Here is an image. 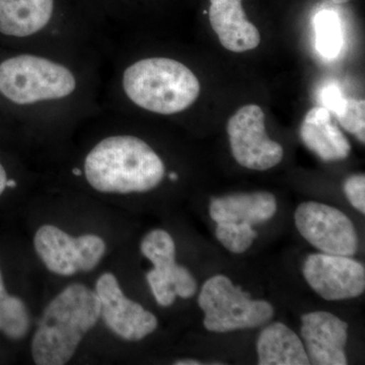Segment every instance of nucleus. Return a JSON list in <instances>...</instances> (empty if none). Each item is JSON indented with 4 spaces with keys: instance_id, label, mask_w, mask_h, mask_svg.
I'll return each mask as SVG.
<instances>
[{
    "instance_id": "nucleus-23",
    "label": "nucleus",
    "mask_w": 365,
    "mask_h": 365,
    "mask_svg": "<svg viewBox=\"0 0 365 365\" xmlns=\"http://www.w3.org/2000/svg\"><path fill=\"white\" fill-rule=\"evenodd\" d=\"M319 100H321L323 107L336 116L344 106L346 97L343 96L339 86L335 83H331V85L322 88L321 93H319Z\"/></svg>"
},
{
    "instance_id": "nucleus-25",
    "label": "nucleus",
    "mask_w": 365,
    "mask_h": 365,
    "mask_svg": "<svg viewBox=\"0 0 365 365\" xmlns=\"http://www.w3.org/2000/svg\"><path fill=\"white\" fill-rule=\"evenodd\" d=\"M175 364L176 365H201L200 361H198V360H194V359H182V360H178V361L175 362Z\"/></svg>"
},
{
    "instance_id": "nucleus-27",
    "label": "nucleus",
    "mask_w": 365,
    "mask_h": 365,
    "mask_svg": "<svg viewBox=\"0 0 365 365\" xmlns=\"http://www.w3.org/2000/svg\"><path fill=\"white\" fill-rule=\"evenodd\" d=\"M169 177L170 180H173V181H177L178 180V175L176 173H170Z\"/></svg>"
},
{
    "instance_id": "nucleus-12",
    "label": "nucleus",
    "mask_w": 365,
    "mask_h": 365,
    "mask_svg": "<svg viewBox=\"0 0 365 365\" xmlns=\"http://www.w3.org/2000/svg\"><path fill=\"white\" fill-rule=\"evenodd\" d=\"M347 324L328 312H314L302 318V336L309 364L346 365Z\"/></svg>"
},
{
    "instance_id": "nucleus-21",
    "label": "nucleus",
    "mask_w": 365,
    "mask_h": 365,
    "mask_svg": "<svg viewBox=\"0 0 365 365\" xmlns=\"http://www.w3.org/2000/svg\"><path fill=\"white\" fill-rule=\"evenodd\" d=\"M336 118L345 130L354 134L360 143H365L364 100L346 98L345 104Z\"/></svg>"
},
{
    "instance_id": "nucleus-1",
    "label": "nucleus",
    "mask_w": 365,
    "mask_h": 365,
    "mask_svg": "<svg viewBox=\"0 0 365 365\" xmlns=\"http://www.w3.org/2000/svg\"><path fill=\"white\" fill-rule=\"evenodd\" d=\"M162 158L143 139L108 137L86 155L88 184L102 193H143L155 189L165 177Z\"/></svg>"
},
{
    "instance_id": "nucleus-8",
    "label": "nucleus",
    "mask_w": 365,
    "mask_h": 365,
    "mask_svg": "<svg viewBox=\"0 0 365 365\" xmlns=\"http://www.w3.org/2000/svg\"><path fill=\"white\" fill-rule=\"evenodd\" d=\"M294 220L302 237L321 253L350 257L359 249L354 225L339 209L323 203H302Z\"/></svg>"
},
{
    "instance_id": "nucleus-19",
    "label": "nucleus",
    "mask_w": 365,
    "mask_h": 365,
    "mask_svg": "<svg viewBox=\"0 0 365 365\" xmlns=\"http://www.w3.org/2000/svg\"><path fill=\"white\" fill-rule=\"evenodd\" d=\"M314 28L319 54L328 60L337 58L344 42L338 14L333 9H322L314 16Z\"/></svg>"
},
{
    "instance_id": "nucleus-6",
    "label": "nucleus",
    "mask_w": 365,
    "mask_h": 365,
    "mask_svg": "<svg viewBox=\"0 0 365 365\" xmlns=\"http://www.w3.org/2000/svg\"><path fill=\"white\" fill-rule=\"evenodd\" d=\"M34 247L48 270L72 276L97 267L106 253V242L96 235L73 237L51 225L41 227L34 237Z\"/></svg>"
},
{
    "instance_id": "nucleus-5",
    "label": "nucleus",
    "mask_w": 365,
    "mask_h": 365,
    "mask_svg": "<svg viewBox=\"0 0 365 365\" xmlns=\"http://www.w3.org/2000/svg\"><path fill=\"white\" fill-rule=\"evenodd\" d=\"M198 304L204 312V327L215 333L258 328L273 318L274 309L265 300H253L251 295L235 287L227 276L209 278L201 288Z\"/></svg>"
},
{
    "instance_id": "nucleus-17",
    "label": "nucleus",
    "mask_w": 365,
    "mask_h": 365,
    "mask_svg": "<svg viewBox=\"0 0 365 365\" xmlns=\"http://www.w3.org/2000/svg\"><path fill=\"white\" fill-rule=\"evenodd\" d=\"M260 365H309L306 348L287 325L273 323L265 327L257 342Z\"/></svg>"
},
{
    "instance_id": "nucleus-3",
    "label": "nucleus",
    "mask_w": 365,
    "mask_h": 365,
    "mask_svg": "<svg viewBox=\"0 0 365 365\" xmlns=\"http://www.w3.org/2000/svg\"><path fill=\"white\" fill-rule=\"evenodd\" d=\"M123 88L134 104L162 115L177 114L191 107L200 95L195 74L170 58L139 60L124 72Z\"/></svg>"
},
{
    "instance_id": "nucleus-16",
    "label": "nucleus",
    "mask_w": 365,
    "mask_h": 365,
    "mask_svg": "<svg viewBox=\"0 0 365 365\" xmlns=\"http://www.w3.org/2000/svg\"><path fill=\"white\" fill-rule=\"evenodd\" d=\"M54 0H0V33L9 37L35 35L49 24Z\"/></svg>"
},
{
    "instance_id": "nucleus-9",
    "label": "nucleus",
    "mask_w": 365,
    "mask_h": 365,
    "mask_svg": "<svg viewBox=\"0 0 365 365\" xmlns=\"http://www.w3.org/2000/svg\"><path fill=\"white\" fill-rule=\"evenodd\" d=\"M227 134L232 155L242 167L267 170L282 160V146L269 138L265 115L259 106L247 105L237 110L228 120Z\"/></svg>"
},
{
    "instance_id": "nucleus-18",
    "label": "nucleus",
    "mask_w": 365,
    "mask_h": 365,
    "mask_svg": "<svg viewBox=\"0 0 365 365\" xmlns=\"http://www.w3.org/2000/svg\"><path fill=\"white\" fill-rule=\"evenodd\" d=\"M30 314L25 302L7 294L0 269V331L11 340H20L30 330Z\"/></svg>"
},
{
    "instance_id": "nucleus-2",
    "label": "nucleus",
    "mask_w": 365,
    "mask_h": 365,
    "mask_svg": "<svg viewBox=\"0 0 365 365\" xmlns=\"http://www.w3.org/2000/svg\"><path fill=\"white\" fill-rule=\"evenodd\" d=\"M100 317L97 292L81 283L67 287L43 312L32 340L34 362L63 365L71 361Z\"/></svg>"
},
{
    "instance_id": "nucleus-22",
    "label": "nucleus",
    "mask_w": 365,
    "mask_h": 365,
    "mask_svg": "<svg viewBox=\"0 0 365 365\" xmlns=\"http://www.w3.org/2000/svg\"><path fill=\"white\" fill-rule=\"evenodd\" d=\"M344 193L350 204L365 213V176L364 174L352 175L344 182Z\"/></svg>"
},
{
    "instance_id": "nucleus-15",
    "label": "nucleus",
    "mask_w": 365,
    "mask_h": 365,
    "mask_svg": "<svg viewBox=\"0 0 365 365\" xmlns=\"http://www.w3.org/2000/svg\"><path fill=\"white\" fill-rule=\"evenodd\" d=\"M277 210V201L268 192L232 194L212 199L209 207L216 223H247L254 225L267 222Z\"/></svg>"
},
{
    "instance_id": "nucleus-29",
    "label": "nucleus",
    "mask_w": 365,
    "mask_h": 365,
    "mask_svg": "<svg viewBox=\"0 0 365 365\" xmlns=\"http://www.w3.org/2000/svg\"><path fill=\"white\" fill-rule=\"evenodd\" d=\"M333 2L338 4H346V2H349L350 0H332Z\"/></svg>"
},
{
    "instance_id": "nucleus-10",
    "label": "nucleus",
    "mask_w": 365,
    "mask_h": 365,
    "mask_svg": "<svg viewBox=\"0 0 365 365\" xmlns=\"http://www.w3.org/2000/svg\"><path fill=\"white\" fill-rule=\"evenodd\" d=\"M302 273L312 289L326 300L354 299L365 290L364 266L350 257L309 255Z\"/></svg>"
},
{
    "instance_id": "nucleus-14",
    "label": "nucleus",
    "mask_w": 365,
    "mask_h": 365,
    "mask_svg": "<svg viewBox=\"0 0 365 365\" xmlns=\"http://www.w3.org/2000/svg\"><path fill=\"white\" fill-rule=\"evenodd\" d=\"M300 137L304 145L325 162L345 160L351 151L349 141L324 107L313 108L307 113L300 127Z\"/></svg>"
},
{
    "instance_id": "nucleus-13",
    "label": "nucleus",
    "mask_w": 365,
    "mask_h": 365,
    "mask_svg": "<svg viewBox=\"0 0 365 365\" xmlns=\"http://www.w3.org/2000/svg\"><path fill=\"white\" fill-rule=\"evenodd\" d=\"M208 16L213 31L225 49L241 53L260 44V33L247 19L242 0H210Z\"/></svg>"
},
{
    "instance_id": "nucleus-4",
    "label": "nucleus",
    "mask_w": 365,
    "mask_h": 365,
    "mask_svg": "<svg viewBox=\"0 0 365 365\" xmlns=\"http://www.w3.org/2000/svg\"><path fill=\"white\" fill-rule=\"evenodd\" d=\"M76 88V78L67 67L43 57L23 54L0 64V93L14 104L58 100Z\"/></svg>"
},
{
    "instance_id": "nucleus-11",
    "label": "nucleus",
    "mask_w": 365,
    "mask_h": 365,
    "mask_svg": "<svg viewBox=\"0 0 365 365\" xmlns=\"http://www.w3.org/2000/svg\"><path fill=\"white\" fill-rule=\"evenodd\" d=\"M96 292L101 300V317L122 339L140 341L158 328L157 317L138 302L127 299L114 274H103L96 284Z\"/></svg>"
},
{
    "instance_id": "nucleus-28",
    "label": "nucleus",
    "mask_w": 365,
    "mask_h": 365,
    "mask_svg": "<svg viewBox=\"0 0 365 365\" xmlns=\"http://www.w3.org/2000/svg\"><path fill=\"white\" fill-rule=\"evenodd\" d=\"M72 172H73V174L78 177L81 176V175H83V172H81V170L79 169H73L72 170Z\"/></svg>"
},
{
    "instance_id": "nucleus-26",
    "label": "nucleus",
    "mask_w": 365,
    "mask_h": 365,
    "mask_svg": "<svg viewBox=\"0 0 365 365\" xmlns=\"http://www.w3.org/2000/svg\"><path fill=\"white\" fill-rule=\"evenodd\" d=\"M6 187H9V188H16V182L14 180H7Z\"/></svg>"
},
{
    "instance_id": "nucleus-24",
    "label": "nucleus",
    "mask_w": 365,
    "mask_h": 365,
    "mask_svg": "<svg viewBox=\"0 0 365 365\" xmlns=\"http://www.w3.org/2000/svg\"><path fill=\"white\" fill-rule=\"evenodd\" d=\"M6 182H7V175L6 170L2 167L1 163H0V196L4 193V190L6 188Z\"/></svg>"
},
{
    "instance_id": "nucleus-20",
    "label": "nucleus",
    "mask_w": 365,
    "mask_h": 365,
    "mask_svg": "<svg viewBox=\"0 0 365 365\" xmlns=\"http://www.w3.org/2000/svg\"><path fill=\"white\" fill-rule=\"evenodd\" d=\"M215 235L223 247L234 254L245 253L257 237L254 228L247 223H217Z\"/></svg>"
},
{
    "instance_id": "nucleus-7",
    "label": "nucleus",
    "mask_w": 365,
    "mask_h": 365,
    "mask_svg": "<svg viewBox=\"0 0 365 365\" xmlns=\"http://www.w3.org/2000/svg\"><path fill=\"white\" fill-rule=\"evenodd\" d=\"M140 251L153 264L146 280L160 306L170 307L177 297L186 299L196 294L195 278L176 263V246L169 232L151 230L141 242Z\"/></svg>"
}]
</instances>
